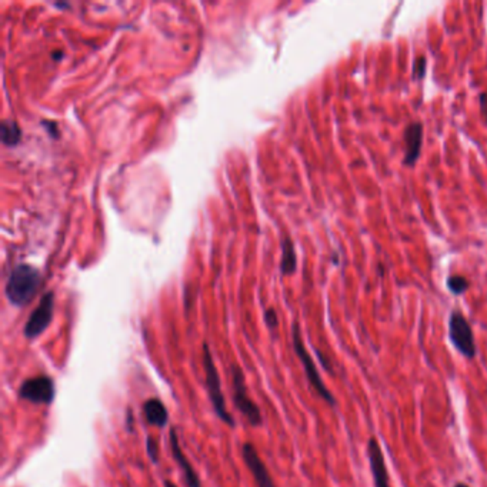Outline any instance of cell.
Returning <instances> with one entry per match:
<instances>
[{
    "label": "cell",
    "mask_w": 487,
    "mask_h": 487,
    "mask_svg": "<svg viewBox=\"0 0 487 487\" xmlns=\"http://www.w3.org/2000/svg\"><path fill=\"white\" fill-rule=\"evenodd\" d=\"M282 273L283 274H292L296 272V263H298V259H296L294 253V246L290 239H285L282 243Z\"/></svg>",
    "instance_id": "obj_13"
},
{
    "label": "cell",
    "mask_w": 487,
    "mask_h": 487,
    "mask_svg": "<svg viewBox=\"0 0 487 487\" xmlns=\"http://www.w3.org/2000/svg\"><path fill=\"white\" fill-rule=\"evenodd\" d=\"M21 136H22V130L19 129V126L14 123V121H10V120L3 121L2 123V139H3L5 145H8V146L17 145L21 141Z\"/></svg>",
    "instance_id": "obj_14"
},
{
    "label": "cell",
    "mask_w": 487,
    "mask_h": 487,
    "mask_svg": "<svg viewBox=\"0 0 487 487\" xmlns=\"http://www.w3.org/2000/svg\"><path fill=\"white\" fill-rule=\"evenodd\" d=\"M146 447H147V455H149L152 463L158 464V462H159V453H161L158 442H156L153 438L149 436V438L146 439Z\"/></svg>",
    "instance_id": "obj_17"
},
{
    "label": "cell",
    "mask_w": 487,
    "mask_h": 487,
    "mask_svg": "<svg viewBox=\"0 0 487 487\" xmlns=\"http://www.w3.org/2000/svg\"><path fill=\"white\" fill-rule=\"evenodd\" d=\"M241 456L250 471L257 487H276L266 464L260 459L257 450L252 443H245L241 447Z\"/></svg>",
    "instance_id": "obj_8"
},
{
    "label": "cell",
    "mask_w": 487,
    "mask_h": 487,
    "mask_svg": "<svg viewBox=\"0 0 487 487\" xmlns=\"http://www.w3.org/2000/svg\"><path fill=\"white\" fill-rule=\"evenodd\" d=\"M54 311H55V296L51 292L46 293L38 307L32 311V315L29 316L23 333L25 337L29 340H33L39 337L45 330L49 327L51 319H54Z\"/></svg>",
    "instance_id": "obj_7"
},
{
    "label": "cell",
    "mask_w": 487,
    "mask_h": 487,
    "mask_svg": "<svg viewBox=\"0 0 487 487\" xmlns=\"http://www.w3.org/2000/svg\"><path fill=\"white\" fill-rule=\"evenodd\" d=\"M170 446H171L173 458H175V460L178 462L179 467L182 468L183 476H185V482H186L187 487H202L200 480H199V477H198V475L195 472L192 463L187 460L186 455L183 453V450L180 447L176 429H173V427L170 429Z\"/></svg>",
    "instance_id": "obj_11"
},
{
    "label": "cell",
    "mask_w": 487,
    "mask_h": 487,
    "mask_svg": "<svg viewBox=\"0 0 487 487\" xmlns=\"http://www.w3.org/2000/svg\"><path fill=\"white\" fill-rule=\"evenodd\" d=\"M40 285V274L38 269L29 265L16 266L9 274L6 283V298L17 307L26 306L38 293Z\"/></svg>",
    "instance_id": "obj_1"
},
{
    "label": "cell",
    "mask_w": 487,
    "mask_h": 487,
    "mask_svg": "<svg viewBox=\"0 0 487 487\" xmlns=\"http://www.w3.org/2000/svg\"><path fill=\"white\" fill-rule=\"evenodd\" d=\"M143 414L146 422L153 427L163 429L169 423V412L162 400L158 397L146 400L143 405Z\"/></svg>",
    "instance_id": "obj_12"
},
{
    "label": "cell",
    "mask_w": 487,
    "mask_h": 487,
    "mask_svg": "<svg viewBox=\"0 0 487 487\" xmlns=\"http://www.w3.org/2000/svg\"><path fill=\"white\" fill-rule=\"evenodd\" d=\"M56 396V386L51 377L40 375L25 380L19 388V397L33 405L47 406L54 403Z\"/></svg>",
    "instance_id": "obj_6"
},
{
    "label": "cell",
    "mask_w": 487,
    "mask_h": 487,
    "mask_svg": "<svg viewBox=\"0 0 487 487\" xmlns=\"http://www.w3.org/2000/svg\"><path fill=\"white\" fill-rule=\"evenodd\" d=\"M203 366H204V375H206V390H207L209 399H211V402H212V406L215 409V413L217 414V417L223 423L229 425L230 427H235L236 423H235V419L232 417L230 412L228 410V406H226V400H224L223 390H222L220 376H219L213 356L211 353V349H209L207 343H203Z\"/></svg>",
    "instance_id": "obj_2"
},
{
    "label": "cell",
    "mask_w": 487,
    "mask_h": 487,
    "mask_svg": "<svg viewBox=\"0 0 487 487\" xmlns=\"http://www.w3.org/2000/svg\"><path fill=\"white\" fill-rule=\"evenodd\" d=\"M232 389H233V403L236 409L246 417V420L253 426L259 427L263 423L262 412L259 406L248 394V388L245 381V375L237 364H232Z\"/></svg>",
    "instance_id": "obj_5"
},
{
    "label": "cell",
    "mask_w": 487,
    "mask_h": 487,
    "mask_svg": "<svg viewBox=\"0 0 487 487\" xmlns=\"http://www.w3.org/2000/svg\"><path fill=\"white\" fill-rule=\"evenodd\" d=\"M133 414H132V410L129 409L128 410V429H129V431H132L133 430Z\"/></svg>",
    "instance_id": "obj_19"
},
{
    "label": "cell",
    "mask_w": 487,
    "mask_h": 487,
    "mask_svg": "<svg viewBox=\"0 0 487 487\" xmlns=\"http://www.w3.org/2000/svg\"><path fill=\"white\" fill-rule=\"evenodd\" d=\"M292 339H293V347H294V352L296 355H298V357L300 359L302 364H303V369H305V373H306V377L309 380V383L310 386L315 389V392L324 400V402L330 406H336V397L332 394V392H330L326 385L323 383V380H322V376L320 373L318 372V368H316V364H315V360L311 359V356L309 355L307 349H306V346H305V342L302 339V333H300V327L298 323H294L293 324V330H292Z\"/></svg>",
    "instance_id": "obj_3"
},
{
    "label": "cell",
    "mask_w": 487,
    "mask_h": 487,
    "mask_svg": "<svg viewBox=\"0 0 487 487\" xmlns=\"http://www.w3.org/2000/svg\"><path fill=\"white\" fill-rule=\"evenodd\" d=\"M265 322L270 329H274V327H277V324H279V320H277V315H276L274 309H268L265 311Z\"/></svg>",
    "instance_id": "obj_18"
},
{
    "label": "cell",
    "mask_w": 487,
    "mask_h": 487,
    "mask_svg": "<svg viewBox=\"0 0 487 487\" xmlns=\"http://www.w3.org/2000/svg\"><path fill=\"white\" fill-rule=\"evenodd\" d=\"M368 459L370 464V471L373 476L375 487H390L389 472L385 460V455L375 436L368 440Z\"/></svg>",
    "instance_id": "obj_9"
},
{
    "label": "cell",
    "mask_w": 487,
    "mask_h": 487,
    "mask_svg": "<svg viewBox=\"0 0 487 487\" xmlns=\"http://www.w3.org/2000/svg\"><path fill=\"white\" fill-rule=\"evenodd\" d=\"M449 339L455 349L464 356L466 359L472 360L477 355V346L475 340L473 329L466 319V316L460 310H453L449 318Z\"/></svg>",
    "instance_id": "obj_4"
},
{
    "label": "cell",
    "mask_w": 487,
    "mask_h": 487,
    "mask_svg": "<svg viewBox=\"0 0 487 487\" xmlns=\"http://www.w3.org/2000/svg\"><path fill=\"white\" fill-rule=\"evenodd\" d=\"M405 143H406V153L403 163L406 166H414L420 158L422 145H423V125L422 121L414 120L406 126L405 130Z\"/></svg>",
    "instance_id": "obj_10"
},
{
    "label": "cell",
    "mask_w": 487,
    "mask_h": 487,
    "mask_svg": "<svg viewBox=\"0 0 487 487\" xmlns=\"http://www.w3.org/2000/svg\"><path fill=\"white\" fill-rule=\"evenodd\" d=\"M446 285H447V289L456 296L463 294L468 289V281L466 279L464 276H460V274L449 276Z\"/></svg>",
    "instance_id": "obj_15"
},
{
    "label": "cell",
    "mask_w": 487,
    "mask_h": 487,
    "mask_svg": "<svg viewBox=\"0 0 487 487\" xmlns=\"http://www.w3.org/2000/svg\"><path fill=\"white\" fill-rule=\"evenodd\" d=\"M165 487H178L175 483H171V482H169V480H166L165 482Z\"/></svg>",
    "instance_id": "obj_21"
},
{
    "label": "cell",
    "mask_w": 487,
    "mask_h": 487,
    "mask_svg": "<svg viewBox=\"0 0 487 487\" xmlns=\"http://www.w3.org/2000/svg\"><path fill=\"white\" fill-rule=\"evenodd\" d=\"M426 64H427V60L425 56H420L414 60V64H413V79L414 80H420L425 78Z\"/></svg>",
    "instance_id": "obj_16"
},
{
    "label": "cell",
    "mask_w": 487,
    "mask_h": 487,
    "mask_svg": "<svg viewBox=\"0 0 487 487\" xmlns=\"http://www.w3.org/2000/svg\"><path fill=\"white\" fill-rule=\"evenodd\" d=\"M453 487H471V486H468V484L464 483V482H458Z\"/></svg>",
    "instance_id": "obj_20"
}]
</instances>
